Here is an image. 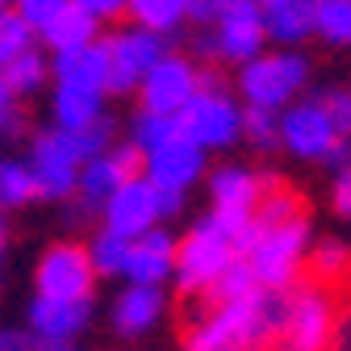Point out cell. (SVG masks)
I'll return each instance as SVG.
<instances>
[{
  "instance_id": "obj_1",
  "label": "cell",
  "mask_w": 351,
  "mask_h": 351,
  "mask_svg": "<svg viewBox=\"0 0 351 351\" xmlns=\"http://www.w3.org/2000/svg\"><path fill=\"white\" fill-rule=\"evenodd\" d=\"M285 301L280 289H255L230 301H217L213 314H205L189 330V347L197 351H230V347H251V343H268L280 339L285 330Z\"/></svg>"
},
{
  "instance_id": "obj_2",
  "label": "cell",
  "mask_w": 351,
  "mask_h": 351,
  "mask_svg": "<svg viewBox=\"0 0 351 351\" xmlns=\"http://www.w3.org/2000/svg\"><path fill=\"white\" fill-rule=\"evenodd\" d=\"M305 247H310V222L297 213V217H285L276 226H263L243 255H247L251 272L263 289H289L293 276L301 272Z\"/></svg>"
},
{
  "instance_id": "obj_3",
  "label": "cell",
  "mask_w": 351,
  "mask_h": 351,
  "mask_svg": "<svg viewBox=\"0 0 351 351\" xmlns=\"http://www.w3.org/2000/svg\"><path fill=\"white\" fill-rule=\"evenodd\" d=\"M80 167H84V147H80V134L75 130H42L34 138V159H29V171H34V189L38 197L47 201H63L75 193L80 184Z\"/></svg>"
},
{
  "instance_id": "obj_4",
  "label": "cell",
  "mask_w": 351,
  "mask_h": 351,
  "mask_svg": "<svg viewBox=\"0 0 351 351\" xmlns=\"http://www.w3.org/2000/svg\"><path fill=\"white\" fill-rule=\"evenodd\" d=\"M234 255H239V243L222 226H213L205 217V222L176 247V285H180L184 293H201V289H209L217 276L226 272V263Z\"/></svg>"
},
{
  "instance_id": "obj_5",
  "label": "cell",
  "mask_w": 351,
  "mask_h": 351,
  "mask_svg": "<svg viewBox=\"0 0 351 351\" xmlns=\"http://www.w3.org/2000/svg\"><path fill=\"white\" fill-rule=\"evenodd\" d=\"M310 80V63L301 55L285 51V55H268V59H247L243 75H239V93L247 97V105H268L280 109L293 101V93H301V84Z\"/></svg>"
},
{
  "instance_id": "obj_6",
  "label": "cell",
  "mask_w": 351,
  "mask_h": 351,
  "mask_svg": "<svg viewBox=\"0 0 351 351\" xmlns=\"http://www.w3.org/2000/svg\"><path fill=\"white\" fill-rule=\"evenodd\" d=\"M163 55H167V47H163V34L159 29L134 25V29H125V34H113L109 38V88H105V93H113V97L138 93L143 75Z\"/></svg>"
},
{
  "instance_id": "obj_7",
  "label": "cell",
  "mask_w": 351,
  "mask_h": 351,
  "mask_svg": "<svg viewBox=\"0 0 351 351\" xmlns=\"http://www.w3.org/2000/svg\"><path fill=\"white\" fill-rule=\"evenodd\" d=\"M180 125H184V134H193L205 151L230 147L234 138H243V109L222 93H197L180 109Z\"/></svg>"
},
{
  "instance_id": "obj_8",
  "label": "cell",
  "mask_w": 351,
  "mask_h": 351,
  "mask_svg": "<svg viewBox=\"0 0 351 351\" xmlns=\"http://www.w3.org/2000/svg\"><path fill=\"white\" fill-rule=\"evenodd\" d=\"M339 138H343V134L335 130V121H330L322 97H318V101L289 105L285 117H280V143H285L297 159H326Z\"/></svg>"
},
{
  "instance_id": "obj_9",
  "label": "cell",
  "mask_w": 351,
  "mask_h": 351,
  "mask_svg": "<svg viewBox=\"0 0 351 351\" xmlns=\"http://www.w3.org/2000/svg\"><path fill=\"white\" fill-rule=\"evenodd\" d=\"M335 335V305L326 293L318 289H301L285 301V330L280 339L289 347H301V351H314V347H326Z\"/></svg>"
},
{
  "instance_id": "obj_10",
  "label": "cell",
  "mask_w": 351,
  "mask_h": 351,
  "mask_svg": "<svg viewBox=\"0 0 351 351\" xmlns=\"http://www.w3.org/2000/svg\"><path fill=\"white\" fill-rule=\"evenodd\" d=\"M93 318V301L88 297H51L38 293L29 305V330L38 335L42 347H67Z\"/></svg>"
},
{
  "instance_id": "obj_11",
  "label": "cell",
  "mask_w": 351,
  "mask_h": 351,
  "mask_svg": "<svg viewBox=\"0 0 351 351\" xmlns=\"http://www.w3.org/2000/svg\"><path fill=\"white\" fill-rule=\"evenodd\" d=\"M93 280H97L93 255L75 243L51 247L38 263V293H51V297H88Z\"/></svg>"
},
{
  "instance_id": "obj_12",
  "label": "cell",
  "mask_w": 351,
  "mask_h": 351,
  "mask_svg": "<svg viewBox=\"0 0 351 351\" xmlns=\"http://www.w3.org/2000/svg\"><path fill=\"white\" fill-rule=\"evenodd\" d=\"M263 38H268V25H263V5L259 0H230L217 17V55L247 63L263 51Z\"/></svg>"
},
{
  "instance_id": "obj_13",
  "label": "cell",
  "mask_w": 351,
  "mask_h": 351,
  "mask_svg": "<svg viewBox=\"0 0 351 351\" xmlns=\"http://www.w3.org/2000/svg\"><path fill=\"white\" fill-rule=\"evenodd\" d=\"M143 93V109H155V113H180L193 97H197V67L189 59H176V55H163L138 84Z\"/></svg>"
},
{
  "instance_id": "obj_14",
  "label": "cell",
  "mask_w": 351,
  "mask_h": 351,
  "mask_svg": "<svg viewBox=\"0 0 351 351\" xmlns=\"http://www.w3.org/2000/svg\"><path fill=\"white\" fill-rule=\"evenodd\" d=\"M159 222V201H155V180L147 176H134V180H125L109 201H105V226L121 230V234H143Z\"/></svg>"
},
{
  "instance_id": "obj_15",
  "label": "cell",
  "mask_w": 351,
  "mask_h": 351,
  "mask_svg": "<svg viewBox=\"0 0 351 351\" xmlns=\"http://www.w3.org/2000/svg\"><path fill=\"white\" fill-rule=\"evenodd\" d=\"M205 171V147L193 134H176L163 147L147 151V176L155 184H176V189H189L193 180H201Z\"/></svg>"
},
{
  "instance_id": "obj_16",
  "label": "cell",
  "mask_w": 351,
  "mask_h": 351,
  "mask_svg": "<svg viewBox=\"0 0 351 351\" xmlns=\"http://www.w3.org/2000/svg\"><path fill=\"white\" fill-rule=\"evenodd\" d=\"M125 276L138 285H163L167 276H176V239L159 226L134 234L125 255Z\"/></svg>"
},
{
  "instance_id": "obj_17",
  "label": "cell",
  "mask_w": 351,
  "mask_h": 351,
  "mask_svg": "<svg viewBox=\"0 0 351 351\" xmlns=\"http://www.w3.org/2000/svg\"><path fill=\"white\" fill-rule=\"evenodd\" d=\"M159 318H163V293H159V285L130 280V289L113 305V326H117V335H125V339L147 335Z\"/></svg>"
},
{
  "instance_id": "obj_18",
  "label": "cell",
  "mask_w": 351,
  "mask_h": 351,
  "mask_svg": "<svg viewBox=\"0 0 351 351\" xmlns=\"http://www.w3.org/2000/svg\"><path fill=\"white\" fill-rule=\"evenodd\" d=\"M55 75L63 84H88V88H109V42H84L71 51H55Z\"/></svg>"
},
{
  "instance_id": "obj_19",
  "label": "cell",
  "mask_w": 351,
  "mask_h": 351,
  "mask_svg": "<svg viewBox=\"0 0 351 351\" xmlns=\"http://www.w3.org/2000/svg\"><path fill=\"white\" fill-rule=\"evenodd\" d=\"M125 180H134V176H125V167L117 163L113 151L93 155V159L80 167V184H75V193H80V201H84V213L105 209V201H109Z\"/></svg>"
},
{
  "instance_id": "obj_20",
  "label": "cell",
  "mask_w": 351,
  "mask_h": 351,
  "mask_svg": "<svg viewBox=\"0 0 351 351\" xmlns=\"http://www.w3.org/2000/svg\"><path fill=\"white\" fill-rule=\"evenodd\" d=\"M263 25H268V38L285 42H305L314 29V0H263Z\"/></svg>"
},
{
  "instance_id": "obj_21",
  "label": "cell",
  "mask_w": 351,
  "mask_h": 351,
  "mask_svg": "<svg viewBox=\"0 0 351 351\" xmlns=\"http://www.w3.org/2000/svg\"><path fill=\"white\" fill-rule=\"evenodd\" d=\"M38 34L47 38L51 51H71V47H84V42L97 38V17L84 13L80 5H71V0H67V5H63L47 25H38Z\"/></svg>"
},
{
  "instance_id": "obj_22",
  "label": "cell",
  "mask_w": 351,
  "mask_h": 351,
  "mask_svg": "<svg viewBox=\"0 0 351 351\" xmlns=\"http://www.w3.org/2000/svg\"><path fill=\"white\" fill-rule=\"evenodd\" d=\"M268 180H259L255 171L247 167H217L209 176V193H213V205H234V209H255V201L263 197Z\"/></svg>"
},
{
  "instance_id": "obj_23",
  "label": "cell",
  "mask_w": 351,
  "mask_h": 351,
  "mask_svg": "<svg viewBox=\"0 0 351 351\" xmlns=\"http://www.w3.org/2000/svg\"><path fill=\"white\" fill-rule=\"evenodd\" d=\"M101 88H88V84H63L59 80V93H55V121L63 130H84L101 117Z\"/></svg>"
},
{
  "instance_id": "obj_24",
  "label": "cell",
  "mask_w": 351,
  "mask_h": 351,
  "mask_svg": "<svg viewBox=\"0 0 351 351\" xmlns=\"http://www.w3.org/2000/svg\"><path fill=\"white\" fill-rule=\"evenodd\" d=\"M125 9L134 13L138 25L167 34V29H176L189 17V0H125Z\"/></svg>"
},
{
  "instance_id": "obj_25",
  "label": "cell",
  "mask_w": 351,
  "mask_h": 351,
  "mask_svg": "<svg viewBox=\"0 0 351 351\" xmlns=\"http://www.w3.org/2000/svg\"><path fill=\"white\" fill-rule=\"evenodd\" d=\"M130 234H121V230H113V226H105L97 239H93V247H88V255H93V268H97V276H117V272H125V255H130Z\"/></svg>"
},
{
  "instance_id": "obj_26",
  "label": "cell",
  "mask_w": 351,
  "mask_h": 351,
  "mask_svg": "<svg viewBox=\"0 0 351 351\" xmlns=\"http://www.w3.org/2000/svg\"><path fill=\"white\" fill-rule=\"evenodd\" d=\"M180 113H155V109H143L138 117H134V125H130V138H134L143 151H155V147H163L167 138H176L180 134Z\"/></svg>"
},
{
  "instance_id": "obj_27",
  "label": "cell",
  "mask_w": 351,
  "mask_h": 351,
  "mask_svg": "<svg viewBox=\"0 0 351 351\" xmlns=\"http://www.w3.org/2000/svg\"><path fill=\"white\" fill-rule=\"evenodd\" d=\"M314 29L335 42V47H347L351 42V0H314Z\"/></svg>"
},
{
  "instance_id": "obj_28",
  "label": "cell",
  "mask_w": 351,
  "mask_h": 351,
  "mask_svg": "<svg viewBox=\"0 0 351 351\" xmlns=\"http://www.w3.org/2000/svg\"><path fill=\"white\" fill-rule=\"evenodd\" d=\"M29 197H38L34 189V171L17 159H0V209H17Z\"/></svg>"
},
{
  "instance_id": "obj_29",
  "label": "cell",
  "mask_w": 351,
  "mask_h": 351,
  "mask_svg": "<svg viewBox=\"0 0 351 351\" xmlns=\"http://www.w3.org/2000/svg\"><path fill=\"white\" fill-rule=\"evenodd\" d=\"M25 47H34V25L25 21L21 9H0V67L9 59H17Z\"/></svg>"
},
{
  "instance_id": "obj_30",
  "label": "cell",
  "mask_w": 351,
  "mask_h": 351,
  "mask_svg": "<svg viewBox=\"0 0 351 351\" xmlns=\"http://www.w3.org/2000/svg\"><path fill=\"white\" fill-rule=\"evenodd\" d=\"M297 213H301L297 197H293L289 189H280L276 180H268L263 197L255 201V226L263 230V226H276V222H285V217H297Z\"/></svg>"
},
{
  "instance_id": "obj_31",
  "label": "cell",
  "mask_w": 351,
  "mask_h": 351,
  "mask_svg": "<svg viewBox=\"0 0 351 351\" xmlns=\"http://www.w3.org/2000/svg\"><path fill=\"white\" fill-rule=\"evenodd\" d=\"M243 138H247L251 147H259V151H272V147L280 143L276 109H268V105H251V109L243 113Z\"/></svg>"
},
{
  "instance_id": "obj_32",
  "label": "cell",
  "mask_w": 351,
  "mask_h": 351,
  "mask_svg": "<svg viewBox=\"0 0 351 351\" xmlns=\"http://www.w3.org/2000/svg\"><path fill=\"white\" fill-rule=\"evenodd\" d=\"M255 289H259V280H255V272H251L247 255H243V259L234 255V259L226 263V272L209 285V297H213V301H230V297H243V293H255Z\"/></svg>"
},
{
  "instance_id": "obj_33",
  "label": "cell",
  "mask_w": 351,
  "mask_h": 351,
  "mask_svg": "<svg viewBox=\"0 0 351 351\" xmlns=\"http://www.w3.org/2000/svg\"><path fill=\"white\" fill-rule=\"evenodd\" d=\"M0 71L9 75V84L17 88L21 97H25V93H38V88H42V80H47V63H42V55H38L34 47H25L17 59H9L5 67H0Z\"/></svg>"
},
{
  "instance_id": "obj_34",
  "label": "cell",
  "mask_w": 351,
  "mask_h": 351,
  "mask_svg": "<svg viewBox=\"0 0 351 351\" xmlns=\"http://www.w3.org/2000/svg\"><path fill=\"white\" fill-rule=\"evenodd\" d=\"M310 268H314V276L318 280H339V276H347V268H351V251L343 247V243H318L314 247V255H310Z\"/></svg>"
},
{
  "instance_id": "obj_35",
  "label": "cell",
  "mask_w": 351,
  "mask_h": 351,
  "mask_svg": "<svg viewBox=\"0 0 351 351\" xmlns=\"http://www.w3.org/2000/svg\"><path fill=\"white\" fill-rule=\"evenodd\" d=\"M17 130H21V93L0 71V138H13Z\"/></svg>"
},
{
  "instance_id": "obj_36",
  "label": "cell",
  "mask_w": 351,
  "mask_h": 351,
  "mask_svg": "<svg viewBox=\"0 0 351 351\" xmlns=\"http://www.w3.org/2000/svg\"><path fill=\"white\" fill-rule=\"evenodd\" d=\"M75 134H80V147H84V163H88L93 155H105V151H109V143H113V121L101 113L93 125L75 130Z\"/></svg>"
},
{
  "instance_id": "obj_37",
  "label": "cell",
  "mask_w": 351,
  "mask_h": 351,
  "mask_svg": "<svg viewBox=\"0 0 351 351\" xmlns=\"http://www.w3.org/2000/svg\"><path fill=\"white\" fill-rule=\"evenodd\" d=\"M322 105H326L335 130H339L343 138H351V88H335V93H326Z\"/></svg>"
},
{
  "instance_id": "obj_38",
  "label": "cell",
  "mask_w": 351,
  "mask_h": 351,
  "mask_svg": "<svg viewBox=\"0 0 351 351\" xmlns=\"http://www.w3.org/2000/svg\"><path fill=\"white\" fill-rule=\"evenodd\" d=\"M13 5H17V9L25 13V21L38 29V25H47V21L67 5V0H13Z\"/></svg>"
},
{
  "instance_id": "obj_39",
  "label": "cell",
  "mask_w": 351,
  "mask_h": 351,
  "mask_svg": "<svg viewBox=\"0 0 351 351\" xmlns=\"http://www.w3.org/2000/svg\"><path fill=\"white\" fill-rule=\"evenodd\" d=\"M330 201H335V213H339V217H351V163H343V167H339Z\"/></svg>"
},
{
  "instance_id": "obj_40",
  "label": "cell",
  "mask_w": 351,
  "mask_h": 351,
  "mask_svg": "<svg viewBox=\"0 0 351 351\" xmlns=\"http://www.w3.org/2000/svg\"><path fill=\"white\" fill-rule=\"evenodd\" d=\"M155 201H159V217H176L184 205V189L176 184H155Z\"/></svg>"
},
{
  "instance_id": "obj_41",
  "label": "cell",
  "mask_w": 351,
  "mask_h": 351,
  "mask_svg": "<svg viewBox=\"0 0 351 351\" xmlns=\"http://www.w3.org/2000/svg\"><path fill=\"white\" fill-rule=\"evenodd\" d=\"M71 5H80L84 13H93L97 21H113L117 13H125V0H71Z\"/></svg>"
},
{
  "instance_id": "obj_42",
  "label": "cell",
  "mask_w": 351,
  "mask_h": 351,
  "mask_svg": "<svg viewBox=\"0 0 351 351\" xmlns=\"http://www.w3.org/2000/svg\"><path fill=\"white\" fill-rule=\"evenodd\" d=\"M226 5H230V0H189V17H197L201 25H209V21L222 17Z\"/></svg>"
},
{
  "instance_id": "obj_43",
  "label": "cell",
  "mask_w": 351,
  "mask_h": 351,
  "mask_svg": "<svg viewBox=\"0 0 351 351\" xmlns=\"http://www.w3.org/2000/svg\"><path fill=\"white\" fill-rule=\"evenodd\" d=\"M25 347H42L34 330H0V351H25Z\"/></svg>"
},
{
  "instance_id": "obj_44",
  "label": "cell",
  "mask_w": 351,
  "mask_h": 351,
  "mask_svg": "<svg viewBox=\"0 0 351 351\" xmlns=\"http://www.w3.org/2000/svg\"><path fill=\"white\" fill-rule=\"evenodd\" d=\"M197 93H222V80L213 71H197Z\"/></svg>"
},
{
  "instance_id": "obj_45",
  "label": "cell",
  "mask_w": 351,
  "mask_h": 351,
  "mask_svg": "<svg viewBox=\"0 0 351 351\" xmlns=\"http://www.w3.org/2000/svg\"><path fill=\"white\" fill-rule=\"evenodd\" d=\"M0 251H5V222H0Z\"/></svg>"
},
{
  "instance_id": "obj_46",
  "label": "cell",
  "mask_w": 351,
  "mask_h": 351,
  "mask_svg": "<svg viewBox=\"0 0 351 351\" xmlns=\"http://www.w3.org/2000/svg\"><path fill=\"white\" fill-rule=\"evenodd\" d=\"M5 5H13V0H0V9H5Z\"/></svg>"
},
{
  "instance_id": "obj_47",
  "label": "cell",
  "mask_w": 351,
  "mask_h": 351,
  "mask_svg": "<svg viewBox=\"0 0 351 351\" xmlns=\"http://www.w3.org/2000/svg\"><path fill=\"white\" fill-rule=\"evenodd\" d=\"M259 5H263V0H259Z\"/></svg>"
}]
</instances>
